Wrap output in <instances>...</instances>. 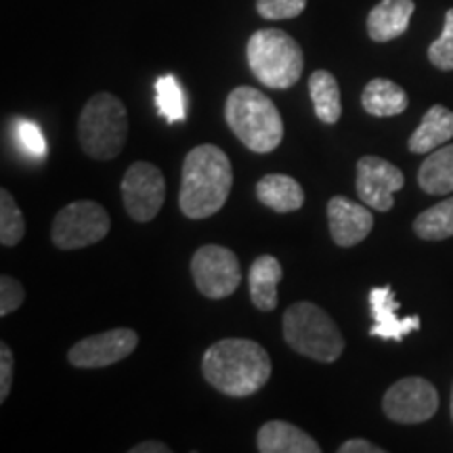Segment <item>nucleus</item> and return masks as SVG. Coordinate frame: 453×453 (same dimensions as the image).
Here are the masks:
<instances>
[{
	"mask_svg": "<svg viewBox=\"0 0 453 453\" xmlns=\"http://www.w3.org/2000/svg\"><path fill=\"white\" fill-rule=\"evenodd\" d=\"M271 357L248 338H225L203 353L202 372L208 384L226 396H250L271 378Z\"/></svg>",
	"mask_w": 453,
	"mask_h": 453,
	"instance_id": "obj_1",
	"label": "nucleus"
},
{
	"mask_svg": "<svg viewBox=\"0 0 453 453\" xmlns=\"http://www.w3.org/2000/svg\"><path fill=\"white\" fill-rule=\"evenodd\" d=\"M234 170L231 160L220 147L203 143L197 145L183 162L179 206L187 219H208L217 214L226 203Z\"/></svg>",
	"mask_w": 453,
	"mask_h": 453,
	"instance_id": "obj_2",
	"label": "nucleus"
},
{
	"mask_svg": "<svg viewBox=\"0 0 453 453\" xmlns=\"http://www.w3.org/2000/svg\"><path fill=\"white\" fill-rule=\"evenodd\" d=\"M226 127L254 154H271L283 139V120L277 105L254 87H237L225 104Z\"/></svg>",
	"mask_w": 453,
	"mask_h": 453,
	"instance_id": "obj_3",
	"label": "nucleus"
},
{
	"mask_svg": "<svg viewBox=\"0 0 453 453\" xmlns=\"http://www.w3.org/2000/svg\"><path fill=\"white\" fill-rule=\"evenodd\" d=\"M246 57L254 78L267 88H292L304 70V55L300 44L290 34L277 27L254 32L248 41Z\"/></svg>",
	"mask_w": 453,
	"mask_h": 453,
	"instance_id": "obj_4",
	"label": "nucleus"
},
{
	"mask_svg": "<svg viewBox=\"0 0 453 453\" xmlns=\"http://www.w3.org/2000/svg\"><path fill=\"white\" fill-rule=\"evenodd\" d=\"M283 340L298 355L334 364L344 353V336L324 309L313 303H294L283 313Z\"/></svg>",
	"mask_w": 453,
	"mask_h": 453,
	"instance_id": "obj_5",
	"label": "nucleus"
},
{
	"mask_svg": "<svg viewBox=\"0 0 453 453\" xmlns=\"http://www.w3.org/2000/svg\"><path fill=\"white\" fill-rule=\"evenodd\" d=\"M128 137V113L122 99L111 93H97L87 101L78 118V141L93 160H113Z\"/></svg>",
	"mask_w": 453,
	"mask_h": 453,
	"instance_id": "obj_6",
	"label": "nucleus"
},
{
	"mask_svg": "<svg viewBox=\"0 0 453 453\" xmlns=\"http://www.w3.org/2000/svg\"><path fill=\"white\" fill-rule=\"evenodd\" d=\"M110 226V214L101 203L82 200L67 203L57 212L50 235L59 250H78L104 240Z\"/></svg>",
	"mask_w": 453,
	"mask_h": 453,
	"instance_id": "obj_7",
	"label": "nucleus"
},
{
	"mask_svg": "<svg viewBox=\"0 0 453 453\" xmlns=\"http://www.w3.org/2000/svg\"><path fill=\"white\" fill-rule=\"evenodd\" d=\"M191 275L203 296L220 300L231 296L242 283L240 258L234 250L217 243H208L191 258Z\"/></svg>",
	"mask_w": 453,
	"mask_h": 453,
	"instance_id": "obj_8",
	"label": "nucleus"
},
{
	"mask_svg": "<svg viewBox=\"0 0 453 453\" xmlns=\"http://www.w3.org/2000/svg\"><path fill=\"white\" fill-rule=\"evenodd\" d=\"M166 200V180L162 170L151 162H134L122 179V202L128 217L137 223H150L157 217Z\"/></svg>",
	"mask_w": 453,
	"mask_h": 453,
	"instance_id": "obj_9",
	"label": "nucleus"
},
{
	"mask_svg": "<svg viewBox=\"0 0 453 453\" xmlns=\"http://www.w3.org/2000/svg\"><path fill=\"white\" fill-rule=\"evenodd\" d=\"M382 410L388 420L396 424L428 422L439 410V393L426 378H403L387 390Z\"/></svg>",
	"mask_w": 453,
	"mask_h": 453,
	"instance_id": "obj_10",
	"label": "nucleus"
},
{
	"mask_svg": "<svg viewBox=\"0 0 453 453\" xmlns=\"http://www.w3.org/2000/svg\"><path fill=\"white\" fill-rule=\"evenodd\" d=\"M401 168L378 156H364L357 162V196L367 208L388 212L395 206V194L403 189Z\"/></svg>",
	"mask_w": 453,
	"mask_h": 453,
	"instance_id": "obj_11",
	"label": "nucleus"
},
{
	"mask_svg": "<svg viewBox=\"0 0 453 453\" xmlns=\"http://www.w3.org/2000/svg\"><path fill=\"white\" fill-rule=\"evenodd\" d=\"M139 347V334L130 327H116V330L95 334L76 342L67 353V359L73 367L84 370H99L118 364L134 353Z\"/></svg>",
	"mask_w": 453,
	"mask_h": 453,
	"instance_id": "obj_12",
	"label": "nucleus"
},
{
	"mask_svg": "<svg viewBox=\"0 0 453 453\" xmlns=\"http://www.w3.org/2000/svg\"><path fill=\"white\" fill-rule=\"evenodd\" d=\"M327 223L336 246L353 248L361 243L373 229V214L365 203H357L344 196H334L327 202Z\"/></svg>",
	"mask_w": 453,
	"mask_h": 453,
	"instance_id": "obj_13",
	"label": "nucleus"
},
{
	"mask_svg": "<svg viewBox=\"0 0 453 453\" xmlns=\"http://www.w3.org/2000/svg\"><path fill=\"white\" fill-rule=\"evenodd\" d=\"M370 309L373 317V327L370 330V336L382 338V340H403L407 334L420 330L422 321L418 315L403 317L399 319L396 311H399V303H396L395 292L390 286L372 288L370 290Z\"/></svg>",
	"mask_w": 453,
	"mask_h": 453,
	"instance_id": "obj_14",
	"label": "nucleus"
},
{
	"mask_svg": "<svg viewBox=\"0 0 453 453\" xmlns=\"http://www.w3.org/2000/svg\"><path fill=\"white\" fill-rule=\"evenodd\" d=\"M413 11V0H382L367 15V34L373 42L395 41L407 32Z\"/></svg>",
	"mask_w": 453,
	"mask_h": 453,
	"instance_id": "obj_15",
	"label": "nucleus"
},
{
	"mask_svg": "<svg viewBox=\"0 0 453 453\" xmlns=\"http://www.w3.org/2000/svg\"><path fill=\"white\" fill-rule=\"evenodd\" d=\"M260 453H319L321 447L303 428L290 422L271 420L263 424L257 434Z\"/></svg>",
	"mask_w": 453,
	"mask_h": 453,
	"instance_id": "obj_16",
	"label": "nucleus"
},
{
	"mask_svg": "<svg viewBox=\"0 0 453 453\" xmlns=\"http://www.w3.org/2000/svg\"><path fill=\"white\" fill-rule=\"evenodd\" d=\"M283 277L281 263L271 254H260L254 260L250 271H248V286H250L252 304L263 313L275 311L280 296H277V286Z\"/></svg>",
	"mask_w": 453,
	"mask_h": 453,
	"instance_id": "obj_17",
	"label": "nucleus"
},
{
	"mask_svg": "<svg viewBox=\"0 0 453 453\" xmlns=\"http://www.w3.org/2000/svg\"><path fill=\"white\" fill-rule=\"evenodd\" d=\"M453 139V111L445 105H433L424 113L420 127L410 137L411 154H430Z\"/></svg>",
	"mask_w": 453,
	"mask_h": 453,
	"instance_id": "obj_18",
	"label": "nucleus"
},
{
	"mask_svg": "<svg viewBox=\"0 0 453 453\" xmlns=\"http://www.w3.org/2000/svg\"><path fill=\"white\" fill-rule=\"evenodd\" d=\"M257 197L263 206L286 214L296 212L304 203V189L288 174H267L257 183Z\"/></svg>",
	"mask_w": 453,
	"mask_h": 453,
	"instance_id": "obj_19",
	"label": "nucleus"
},
{
	"mask_svg": "<svg viewBox=\"0 0 453 453\" xmlns=\"http://www.w3.org/2000/svg\"><path fill=\"white\" fill-rule=\"evenodd\" d=\"M361 105L370 116L388 118L403 113L410 105V99L396 82L387 81V78H373L361 93Z\"/></svg>",
	"mask_w": 453,
	"mask_h": 453,
	"instance_id": "obj_20",
	"label": "nucleus"
},
{
	"mask_svg": "<svg viewBox=\"0 0 453 453\" xmlns=\"http://www.w3.org/2000/svg\"><path fill=\"white\" fill-rule=\"evenodd\" d=\"M418 185L428 196L453 194V143L430 151L418 170Z\"/></svg>",
	"mask_w": 453,
	"mask_h": 453,
	"instance_id": "obj_21",
	"label": "nucleus"
},
{
	"mask_svg": "<svg viewBox=\"0 0 453 453\" xmlns=\"http://www.w3.org/2000/svg\"><path fill=\"white\" fill-rule=\"evenodd\" d=\"M309 93L315 107V116L324 124H336L342 116V101H340V87L334 73L327 70L311 73Z\"/></svg>",
	"mask_w": 453,
	"mask_h": 453,
	"instance_id": "obj_22",
	"label": "nucleus"
},
{
	"mask_svg": "<svg viewBox=\"0 0 453 453\" xmlns=\"http://www.w3.org/2000/svg\"><path fill=\"white\" fill-rule=\"evenodd\" d=\"M413 231L420 240L426 242H441L453 237V197H447L445 202L418 214V219L413 220Z\"/></svg>",
	"mask_w": 453,
	"mask_h": 453,
	"instance_id": "obj_23",
	"label": "nucleus"
},
{
	"mask_svg": "<svg viewBox=\"0 0 453 453\" xmlns=\"http://www.w3.org/2000/svg\"><path fill=\"white\" fill-rule=\"evenodd\" d=\"M26 219L17 206L15 197L7 189H0V243L13 248L24 240Z\"/></svg>",
	"mask_w": 453,
	"mask_h": 453,
	"instance_id": "obj_24",
	"label": "nucleus"
},
{
	"mask_svg": "<svg viewBox=\"0 0 453 453\" xmlns=\"http://www.w3.org/2000/svg\"><path fill=\"white\" fill-rule=\"evenodd\" d=\"M156 105L166 122L177 124L185 120V95L174 76H162L156 82Z\"/></svg>",
	"mask_w": 453,
	"mask_h": 453,
	"instance_id": "obj_25",
	"label": "nucleus"
},
{
	"mask_svg": "<svg viewBox=\"0 0 453 453\" xmlns=\"http://www.w3.org/2000/svg\"><path fill=\"white\" fill-rule=\"evenodd\" d=\"M428 59L441 72L453 70V9L447 11L441 36L428 47Z\"/></svg>",
	"mask_w": 453,
	"mask_h": 453,
	"instance_id": "obj_26",
	"label": "nucleus"
},
{
	"mask_svg": "<svg viewBox=\"0 0 453 453\" xmlns=\"http://www.w3.org/2000/svg\"><path fill=\"white\" fill-rule=\"evenodd\" d=\"M304 9H307V0H257L258 15L269 21L294 19Z\"/></svg>",
	"mask_w": 453,
	"mask_h": 453,
	"instance_id": "obj_27",
	"label": "nucleus"
},
{
	"mask_svg": "<svg viewBox=\"0 0 453 453\" xmlns=\"http://www.w3.org/2000/svg\"><path fill=\"white\" fill-rule=\"evenodd\" d=\"M26 300V290L15 277L3 275L0 277V315L7 317L15 313L17 309L24 304Z\"/></svg>",
	"mask_w": 453,
	"mask_h": 453,
	"instance_id": "obj_28",
	"label": "nucleus"
},
{
	"mask_svg": "<svg viewBox=\"0 0 453 453\" xmlns=\"http://www.w3.org/2000/svg\"><path fill=\"white\" fill-rule=\"evenodd\" d=\"M17 139H19L21 147H24L26 154L32 157H44L47 154V143H44V134L41 128L32 122H21L17 128Z\"/></svg>",
	"mask_w": 453,
	"mask_h": 453,
	"instance_id": "obj_29",
	"label": "nucleus"
},
{
	"mask_svg": "<svg viewBox=\"0 0 453 453\" xmlns=\"http://www.w3.org/2000/svg\"><path fill=\"white\" fill-rule=\"evenodd\" d=\"M13 353H11L9 344H0V403L7 401L11 393V384H13Z\"/></svg>",
	"mask_w": 453,
	"mask_h": 453,
	"instance_id": "obj_30",
	"label": "nucleus"
},
{
	"mask_svg": "<svg viewBox=\"0 0 453 453\" xmlns=\"http://www.w3.org/2000/svg\"><path fill=\"white\" fill-rule=\"evenodd\" d=\"M338 453H384V449L365 439H350L338 447Z\"/></svg>",
	"mask_w": 453,
	"mask_h": 453,
	"instance_id": "obj_31",
	"label": "nucleus"
},
{
	"mask_svg": "<svg viewBox=\"0 0 453 453\" xmlns=\"http://www.w3.org/2000/svg\"><path fill=\"white\" fill-rule=\"evenodd\" d=\"M168 445H164L162 441H143V443L130 447V453H170Z\"/></svg>",
	"mask_w": 453,
	"mask_h": 453,
	"instance_id": "obj_32",
	"label": "nucleus"
},
{
	"mask_svg": "<svg viewBox=\"0 0 453 453\" xmlns=\"http://www.w3.org/2000/svg\"><path fill=\"white\" fill-rule=\"evenodd\" d=\"M451 420H453V388H451Z\"/></svg>",
	"mask_w": 453,
	"mask_h": 453,
	"instance_id": "obj_33",
	"label": "nucleus"
}]
</instances>
